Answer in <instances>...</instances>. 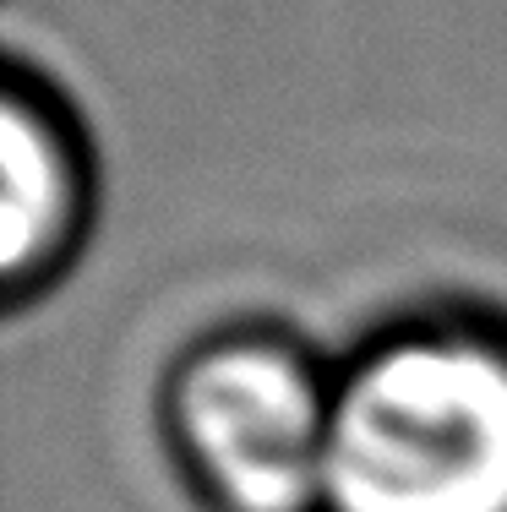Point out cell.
I'll use <instances>...</instances> for the list:
<instances>
[{"label":"cell","instance_id":"6da1fadb","mask_svg":"<svg viewBox=\"0 0 507 512\" xmlns=\"http://www.w3.org/2000/svg\"><path fill=\"white\" fill-rule=\"evenodd\" d=\"M322 512H507L502 327H404L338 376Z\"/></svg>","mask_w":507,"mask_h":512},{"label":"cell","instance_id":"7a4b0ae2","mask_svg":"<svg viewBox=\"0 0 507 512\" xmlns=\"http://www.w3.org/2000/svg\"><path fill=\"white\" fill-rule=\"evenodd\" d=\"M333 382L279 333H224L169 382V442L213 512H322Z\"/></svg>","mask_w":507,"mask_h":512},{"label":"cell","instance_id":"3957f363","mask_svg":"<svg viewBox=\"0 0 507 512\" xmlns=\"http://www.w3.org/2000/svg\"><path fill=\"white\" fill-rule=\"evenodd\" d=\"M0 267L6 295L22 300L44 289L71 262L88 218V158L60 115L55 93L28 77H11L0 109Z\"/></svg>","mask_w":507,"mask_h":512}]
</instances>
